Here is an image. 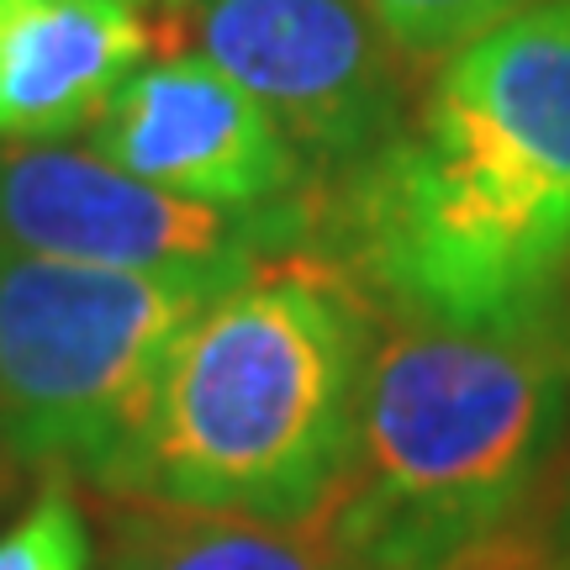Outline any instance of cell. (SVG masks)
<instances>
[{"label": "cell", "mask_w": 570, "mask_h": 570, "mask_svg": "<svg viewBox=\"0 0 570 570\" xmlns=\"http://www.w3.org/2000/svg\"><path fill=\"white\" fill-rule=\"evenodd\" d=\"M312 233L381 312L491 323L570 291V0L454 48Z\"/></svg>", "instance_id": "obj_1"}, {"label": "cell", "mask_w": 570, "mask_h": 570, "mask_svg": "<svg viewBox=\"0 0 570 570\" xmlns=\"http://www.w3.org/2000/svg\"><path fill=\"white\" fill-rule=\"evenodd\" d=\"M570 423V291L491 323L381 312L344 481L312 518L360 570H508Z\"/></svg>", "instance_id": "obj_2"}, {"label": "cell", "mask_w": 570, "mask_h": 570, "mask_svg": "<svg viewBox=\"0 0 570 570\" xmlns=\"http://www.w3.org/2000/svg\"><path fill=\"white\" fill-rule=\"evenodd\" d=\"M375 306L317 248L190 317L106 487L122 502L312 523L344 481Z\"/></svg>", "instance_id": "obj_3"}, {"label": "cell", "mask_w": 570, "mask_h": 570, "mask_svg": "<svg viewBox=\"0 0 570 570\" xmlns=\"http://www.w3.org/2000/svg\"><path fill=\"white\" fill-rule=\"evenodd\" d=\"M227 285V275L75 265L0 244V449L106 487L175 338Z\"/></svg>", "instance_id": "obj_4"}, {"label": "cell", "mask_w": 570, "mask_h": 570, "mask_svg": "<svg viewBox=\"0 0 570 570\" xmlns=\"http://www.w3.org/2000/svg\"><path fill=\"white\" fill-rule=\"evenodd\" d=\"M312 196L238 212L169 196L96 148L0 142V244L21 254L238 281L281 254L312 248Z\"/></svg>", "instance_id": "obj_5"}, {"label": "cell", "mask_w": 570, "mask_h": 570, "mask_svg": "<svg viewBox=\"0 0 570 570\" xmlns=\"http://www.w3.org/2000/svg\"><path fill=\"white\" fill-rule=\"evenodd\" d=\"M196 53L269 111L306 169L348 175L402 127V63L365 0H196Z\"/></svg>", "instance_id": "obj_6"}, {"label": "cell", "mask_w": 570, "mask_h": 570, "mask_svg": "<svg viewBox=\"0 0 570 570\" xmlns=\"http://www.w3.org/2000/svg\"><path fill=\"white\" fill-rule=\"evenodd\" d=\"M90 148L185 202L254 212L306 196V159L202 53L132 69L90 127Z\"/></svg>", "instance_id": "obj_7"}, {"label": "cell", "mask_w": 570, "mask_h": 570, "mask_svg": "<svg viewBox=\"0 0 570 570\" xmlns=\"http://www.w3.org/2000/svg\"><path fill=\"white\" fill-rule=\"evenodd\" d=\"M142 59L138 6L0 0V142H63L96 127Z\"/></svg>", "instance_id": "obj_8"}, {"label": "cell", "mask_w": 570, "mask_h": 570, "mask_svg": "<svg viewBox=\"0 0 570 570\" xmlns=\"http://www.w3.org/2000/svg\"><path fill=\"white\" fill-rule=\"evenodd\" d=\"M106 570H360L317 523L127 502Z\"/></svg>", "instance_id": "obj_9"}, {"label": "cell", "mask_w": 570, "mask_h": 570, "mask_svg": "<svg viewBox=\"0 0 570 570\" xmlns=\"http://www.w3.org/2000/svg\"><path fill=\"white\" fill-rule=\"evenodd\" d=\"M370 17L407 59H449L470 38L491 32L497 21L523 11L533 0H365Z\"/></svg>", "instance_id": "obj_10"}, {"label": "cell", "mask_w": 570, "mask_h": 570, "mask_svg": "<svg viewBox=\"0 0 570 570\" xmlns=\"http://www.w3.org/2000/svg\"><path fill=\"white\" fill-rule=\"evenodd\" d=\"M90 523L63 475L38 491V502L0 533V570H90Z\"/></svg>", "instance_id": "obj_11"}, {"label": "cell", "mask_w": 570, "mask_h": 570, "mask_svg": "<svg viewBox=\"0 0 570 570\" xmlns=\"http://www.w3.org/2000/svg\"><path fill=\"white\" fill-rule=\"evenodd\" d=\"M560 554H566V570H570V502H566V523H560Z\"/></svg>", "instance_id": "obj_12"}, {"label": "cell", "mask_w": 570, "mask_h": 570, "mask_svg": "<svg viewBox=\"0 0 570 570\" xmlns=\"http://www.w3.org/2000/svg\"><path fill=\"white\" fill-rule=\"evenodd\" d=\"M117 6H185V0H117Z\"/></svg>", "instance_id": "obj_13"}]
</instances>
